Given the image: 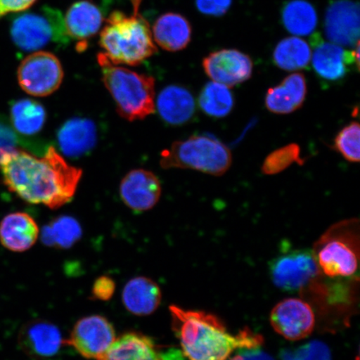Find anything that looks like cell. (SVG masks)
I'll use <instances>...</instances> for the list:
<instances>
[{
    "mask_svg": "<svg viewBox=\"0 0 360 360\" xmlns=\"http://www.w3.org/2000/svg\"><path fill=\"white\" fill-rule=\"evenodd\" d=\"M270 323L285 339L298 341L312 334L315 316L311 306L306 301L290 298L274 306L270 314Z\"/></svg>",
    "mask_w": 360,
    "mask_h": 360,
    "instance_id": "11",
    "label": "cell"
},
{
    "mask_svg": "<svg viewBox=\"0 0 360 360\" xmlns=\"http://www.w3.org/2000/svg\"><path fill=\"white\" fill-rule=\"evenodd\" d=\"M100 44L115 65L141 64L157 52L148 22L141 15L115 11L101 31Z\"/></svg>",
    "mask_w": 360,
    "mask_h": 360,
    "instance_id": "4",
    "label": "cell"
},
{
    "mask_svg": "<svg viewBox=\"0 0 360 360\" xmlns=\"http://www.w3.org/2000/svg\"><path fill=\"white\" fill-rule=\"evenodd\" d=\"M37 0H0V19L7 13L28 10Z\"/></svg>",
    "mask_w": 360,
    "mask_h": 360,
    "instance_id": "35",
    "label": "cell"
},
{
    "mask_svg": "<svg viewBox=\"0 0 360 360\" xmlns=\"http://www.w3.org/2000/svg\"><path fill=\"white\" fill-rule=\"evenodd\" d=\"M97 128L94 121L74 118L66 121L57 134V141L63 155L70 158L82 157L96 147Z\"/></svg>",
    "mask_w": 360,
    "mask_h": 360,
    "instance_id": "17",
    "label": "cell"
},
{
    "mask_svg": "<svg viewBox=\"0 0 360 360\" xmlns=\"http://www.w3.org/2000/svg\"><path fill=\"white\" fill-rule=\"evenodd\" d=\"M161 184L154 173L134 169L125 175L120 184L121 200L138 212L154 208L161 196Z\"/></svg>",
    "mask_w": 360,
    "mask_h": 360,
    "instance_id": "15",
    "label": "cell"
},
{
    "mask_svg": "<svg viewBox=\"0 0 360 360\" xmlns=\"http://www.w3.org/2000/svg\"><path fill=\"white\" fill-rule=\"evenodd\" d=\"M116 339L115 327L109 319L93 314L75 323L65 345L73 347L85 359L105 360Z\"/></svg>",
    "mask_w": 360,
    "mask_h": 360,
    "instance_id": "10",
    "label": "cell"
},
{
    "mask_svg": "<svg viewBox=\"0 0 360 360\" xmlns=\"http://www.w3.org/2000/svg\"><path fill=\"white\" fill-rule=\"evenodd\" d=\"M282 360H332L330 349L321 341H311L295 349L283 350Z\"/></svg>",
    "mask_w": 360,
    "mask_h": 360,
    "instance_id": "32",
    "label": "cell"
},
{
    "mask_svg": "<svg viewBox=\"0 0 360 360\" xmlns=\"http://www.w3.org/2000/svg\"><path fill=\"white\" fill-rule=\"evenodd\" d=\"M229 360H274L271 355L264 352L260 347L240 349Z\"/></svg>",
    "mask_w": 360,
    "mask_h": 360,
    "instance_id": "36",
    "label": "cell"
},
{
    "mask_svg": "<svg viewBox=\"0 0 360 360\" xmlns=\"http://www.w3.org/2000/svg\"><path fill=\"white\" fill-rule=\"evenodd\" d=\"M46 111L38 101L22 98L13 102L11 119L16 131L26 136H32L41 131L46 122Z\"/></svg>",
    "mask_w": 360,
    "mask_h": 360,
    "instance_id": "26",
    "label": "cell"
},
{
    "mask_svg": "<svg viewBox=\"0 0 360 360\" xmlns=\"http://www.w3.org/2000/svg\"><path fill=\"white\" fill-rule=\"evenodd\" d=\"M295 163L302 165L304 163V160L301 157L300 146L297 143H290V145L278 148L269 154L264 161L261 170L264 174H277L290 167Z\"/></svg>",
    "mask_w": 360,
    "mask_h": 360,
    "instance_id": "30",
    "label": "cell"
},
{
    "mask_svg": "<svg viewBox=\"0 0 360 360\" xmlns=\"http://www.w3.org/2000/svg\"><path fill=\"white\" fill-rule=\"evenodd\" d=\"M172 327L188 360H227L240 349L261 347L263 339L249 328L232 335L215 315L169 306Z\"/></svg>",
    "mask_w": 360,
    "mask_h": 360,
    "instance_id": "2",
    "label": "cell"
},
{
    "mask_svg": "<svg viewBox=\"0 0 360 360\" xmlns=\"http://www.w3.org/2000/svg\"><path fill=\"white\" fill-rule=\"evenodd\" d=\"M103 22L101 8L91 0H80L70 7L65 17V25L70 39L79 42L96 35L100 31Z\"/></svg>",
    "mask_w": 360,
    "mask_h": 360,
    "instance_id": "22",
    "label": "cell"
},
{
    "mask_svg": "<svg viewBox=\"0 0 360 360\" xmlns=\"http://www.w3.org/2000/svg\"><path fill=\"white\" fill-rule=\"evenodd\" d=\"M103 82L117 111L129 121L141 120L155 111V80L151 76L112 64L105 53L98 56Z\"/></svg>",
    "mask_w": 360,
    "mask_h": 360,
    "instance_id": "3",
    "label": "cell"
},
{
    "mask_svg": "<svg viewBox=\"0 0 360 360\" xmlns=\"http://www.w3.org/2000/svg\"><path fill=\"white\" fill-rule=\"evenodd\" d=\"M11 34L16 46L27 52L38 51L52 44L65 46L70 40L62 13L49 6L15 18Z\"/></svg>",
    "mask_w": 360,
    "mask_h": 360,
    "instance_id": "7",
    "label": "cell"
},
{
    "mask_svg": "<svg viewBox=\"0 0 360 360\" xmlns=\"http://www.w3.org/2000/svg\"><path fill=\"white\" fill-rule=\"evenodd\" d=\"M153 35L157 44L165 51H180L191 42V25L186 17L176 13H166L155 21Z\"/></svg>",
    "mask_w": 360,
    "mask_h": 360,
    "instance_id": "23",
    "label": "cell"
},
{
    "mask_svg": "<svg viewBox=\"0 0 360 360\" xmlns=\"http://www.w3.org/2000/svg\"><path fill=\"white\" fill-rule=\"evenodd\" d=\"M0 170L10 191L30 204L53 210L73 199L82 177V170L68 163L52 146L42 158L15 148L4 150Z\"/></svg>",
    "mask_w": 360,
    "mask_h": 360,
    "instance_id": "1",
    "label": "cell"
},
{
    "mask_svg": "<svg viewBox=\"0 0 360 360\" xmlns=\"http://www.w3.org/2000/svg\"><path fill=\"white\" fill-rule=\"evenodd\" d=\"M325 32L328 41L354 48L359 43V7L352 0H336L327 8Z\"/></svg>",
    "mask_w": 360,
    "mask_h": 360,
    "instance_id": "14",
    "label": "cell"
},
{
    "mask_svg": "<svg viewBox=\"0 0 360 360\" xmlns=\"http://www.w3.org/2000/svg\"><path fill=\"white\" fill-rule=\"evenodd\" d=\"M82 228L78 220L70 216H60L43 228L41 240L48 247L69 249L82 236Z\"/></svg>",
    "mask_w": 360,
    "mask_h": 360,
    "instance_id": "28",
    "label": "cell"
},
{
    "mask_svg": "<svg viewBox=\"0 0 360 360\" xmlns=\"http://www.w3.org/2000/svg\"><path fill=\"white\" fill-rule=\"evenodd\" d=\"M312 253L319 272L326 276H354L359 266V219H346L333 225L315 243Z\"/></svg>",
    "mask_w": 360,
    "mask_h": 360,
    "instance_id": "5",
    "label": "cell"
},
{
    "mask_svg": "<svg viewBox=\"0 0 360 360\" xmlns=\"http://www.w3.org/2000/svg\"><path fill=\"white\" fill-rule=\"evenodd\" d=\"M307 96V83L304 75L291 74L281 84L269 89L265 106L276 115H289L302 107Z\"/></svg>",
    "mask_w": 360,
    "mask_h": 360,
    "instance_id": "20",
    "label": "cell"
},
{
    "mask_svg": "<svg viewBox=\"0 0 360 360\" xmlns=\"http://www.w3.org/2000/svg\"><path fill=\"white\" fill-rule=\"evenodd\" d=\"M285 249L269 264V276L274 285L289 292L307 290L321 274L312 252Z\"/></svg>",
    "mask_w": 360,
    "mask_h": 360,
    "instance_id": "8",
    "label": "cell"
},
{
    "mask_svg": "<svg viewBox=\"0 0 360 360\" xmlns=\"http://www.w3.org/2000/svg\"><path fill=\"white\" fill-rule=\"evenodd\" d=\"M231 150L219 139L210 135H193L172 143L161 153L162 168L200 171L221 176L232 165Z\"/></svg>",
    "mask_w": 360,
    "mask_h": 360,
    "instance_id": "6",
    "label": "cell"
},
{
    "mask_svg": "<svg viewBox=\"0 0 360 360\" xmlns=\"http://www.w3.org/2000/svg\"><path fill=\"white\" fill-rule=\"evenodd\" d=\"M18 81L30 96H51L60 87L64 70L60 60L52 53L38 51L27 56L18 69Z\"/></svg>",
    "mask_w": 360,
    "mask_h": 360,
    "instance_id": "9",
    "label": "cell"
},
{
    "mask_svg": "<svg viewBox=\"0 0 360 360\" xmlns=\"http://www.w3.org/2000/svg\"><path fill=\"white\" fill-rule=\"evenodd\" d=\"M115 282L112 278L106 276L98 277L92 287V298L101 301L110 300L115 294Z\"/></svg>",
    "mask_w": 360,
    "mask_h": 360,
    "instance_id": "33",
    "label": "cell"
},
{
    "mask_svg": "<svg viewBox=\"0 0 360 360\" xmlns=\"http://www.w3.org/2000/svg\"><path fill=\"white\" fill-rule=\"evenodd\" d=\"M312 51L304 39L291 36L281 40L273 53L274 65L286 71L307 69L311 61Z\"/></svg>",
    "mask_w": 360,
    "mask_h": 360,
    "instance_id": "25",
    "label": "cell"
},
{
    "mask_svg": "<svg viewBox=\"0 0 360 360\" xmlns=\"http://www.w3.org/2000/svg\"><path fill=\"white\" fill-rule=\"evenodd\" d=\"M39 236L38 224L28 214L11 213L0 222V243L7 250L15 253L31 249Z\"/></svg>",
    "mask_w": 360,
    "mask_h": 360,
    "instance_id": "19",
    "label": "cell"
},
{
    "mask_svg": "<svg viewBox=\"0 0 360 360\" xmlns=\"http://www.w3.org/2000/svg\"><path fill=\"white\" fill-rule=\"evenodd\" d=\"M162 300L159 285L151 278L138 276L131 278L124 287L122 302L129 313L147 316L156 311Z\"/></svg>",
    "mask_w": 360,
    "mask_h": 360,
    "instance_id": "21",
    "label": "cell"
},
{
    "mask_svg": "<svg viewBox=\"0 0 360 360\" xmlns=\"http://www.w3.org/2000/svg\"><path fill=\"white\" fill-rule=\"evenodd\" d=\"M105 360H163L151 338L138 332H127L115 341Z\"/></svg>",
    "mask_w": 360,
    "mask_h": 360,
    "instance_id": "24",
    "label": "cell"
},
{
    "mask_svg": "<svg viewBox=\"0 0 360 360\" xmlns=\"http://www.w3.org/2000/svg\"><path fill=\"white\" fill-rule=\"evenodd\" d=\"M360 125L353 121L342 129L336 135L333 148L351 163H359L360 160Z\"/></svg>",
    "mask_w": 360,
    "mask_h": 360,
    "instance_id": "31",
    "label": "cell"
},
{
    "mask_svg": "<svg viewBox=\"0 0 360 360\" xmlns=\"http://www.w3.org/2000/svg\"><path fill=\"white\" fill-rule=\"evenodd\" d=\"M16 143L17 137L15 132L0 120V155L4 150L15 148Z\"/></svg>",
    "mask_w": 360,
    "mask_h": 360,
    "instance_id": "37",
    "label": "cell"
},
{
    "mask_svg": "<svg viewBox=\"0 0 360 360\" xmlns=\"http://www.w3.org/2000/svg\"><path fill=\"white\" fill-rule=\"evenodd\" d=\"M232 4V0H196L198 10L204 15L221 16L226 13Z\"/></svg>",
    "mask_w": 360,
    "mask_h": 360,
    "instance_id": "34",
    "label": "cell"
},
{
    "mask_svg": "<svg viewBox=\"0 0 360 360\" xmlns=\"http://www.w3.org/2000/svg\"><path fill=\"white\" fill-rule=\"evenodd\" d=\"M312 64L315 73L319 78L328 82L343 80L353 65L359 67V43L353 51H347L339 44L326 42L314 36Z\"/></svg>",
    "mask_w": 360,
    "mask_h": 360,
    "instance_id": "12",
    "label": "cell"
},
{
    "mask_svg": "<svg viewBox=\"0 0 360 360\" xmlns=\"http://www.w3.org/2000/svg\"><path fill=\"white\" fill-rule=\"evenodd\" d=\"M155 108L166 124L181 126L193 120L195 115L196 103L195 98L186 88L169 85L162 89L157 97Z\"/></svg>",
    "mask_w": 360,
    "mask_h": 360,
    "instance_id": "18",
    "label": "cell"
},
{
    "mask_svg": "<svg viewBox=\"0 0 360 360\" xmlns=\"http://www.w3.org/2000/svg\"><path fill=\"white\" fill-rule=\"evenodd\" d=\"M208 77L229 88L245 82L253 74L251 58L237 49H221L211 53L202 63Z\"/></svg>",
    "mask_w": 360,
    "mask_h": 360,
    "instance_id": "13",
    "label": "cell"
},
{
    "mask_svg": "<svg viewBox=\"0 0 360 360\" xmlns=\"http://www.w3.org/2000/svg\"><path fill=\"white\" fill-rule=\"evenodd\" d=\"M199 105L205 115L216 119L224 118L235 107V98L226 85L212 81L202 89Z\"/></svg>",
    "mask_w": 360,
    "mask_h": 360,
    "instance_id": "29",
    "label": "cell"
},
{
    "mask_svg": "<svg viewBox=\"0 0 360 360\" xmlns=\"http://www.w3.org/2000/svg\"><path fill=\"white\" fill-rule=\"evenodd\" d=\"M19 343L22 351L30 356L47 359L60 352L65 340L60 328L53 323L34 321L21 328Z\"/></svg>",
    "mask_w": 360,
    "mask_h": 360,
    "instance_id": "16",
    "label": "cell"
},
{
    "mask_svg": "<svg viewBox=\"0 0 360 360\" xmlns=\"http://www.w3.org/2000/svg\"><path fill=\"white\" fill-rule=\"evenodd\" d=\"M142 0H131L134 8V15H138L139 8Z\"/></svg>",
    "mask_w": 360,
    "mask_h": 360,
    "instance_id": "38",
    "label": "cell"
},
{
    "mask_svg": "<svg viewBox=\"0 0 360 360\" xmlns=\"http://www.w3.org/2000/svg\"><path fill=\"white\" fill-rule=\"evenodd\" d=\"M282 22L285 28L297 37L312 34L318 25L317 12L305 0H292L282 10Z\"/></svg>",
    "mask_w": 360,
    "mask_h": 360,
    "instance_id": "27",
    "label": "cell"
}]
</instances>
